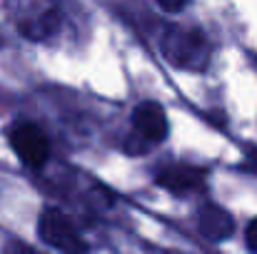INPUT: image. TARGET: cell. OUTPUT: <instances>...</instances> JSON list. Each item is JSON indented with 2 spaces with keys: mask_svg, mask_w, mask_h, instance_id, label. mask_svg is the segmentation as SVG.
Masks as SVG:
<instances>
[{
  "mask_svg": "<svg viewBox=\"0 0 257 254\" xmlns=\"http://www.w3.org/2000/svg\"><path fill=\"white\" fill-rule=\"evenodd\" d=\"M38 237L63 254H85L90 247L83 239V234L75 229V224L58 209V207H45L38 217Z\"/></svg>",
  "mask_w": 257,
  "mask_h": 254,
  "instance_id": "2",
  "label": "cell"
},
{
  "mask_svg": "<svg viewBox=\"0 0 257 254\" xmlns=\"http://www.w3.org/2000/svg\"><path fill=\"white\" fill-rule=\"evenodd\" d=\"M245 237H247V247L257 254V217L247 224V232H245Z\"/></svg>",
  "mask_w": 257,
  "mask_h": 254,
  "instance_id": "8",
  "label": "cell"
},
{
  "mask_svg": "<svg viewBox=\"0 0 257 254\" xmlns=\"http://www.w3.org/2000/svg\"><path fill=\"white\" fill-rule=\"evenodd\" d=\"M200 232H202L207 239H212V242H225L227 237H232L235 222H232V217H230L222 207H217V204H205V207L200 209Z\"/></svg>",
  "mask_w": 257,
  "mask_h": 254,
  "instance_id": "6",
  "label": "cell"
},
{
  "mask_svg": "<svg viewBox=\"0 0 257 254\" xmlns=\"http://www.w3.org/2000/svg\"><path fill=\"white\" fill-rule=\"evenodd\" d=\"M5 254H43V252L33 249L30 244H25V242H20V239H13V242H8Z\"/></svg>",
  "mask_w": 257,
  "mask_h": 254,
  "instance_id": "7",
  "label": "cell"
},
{
  "mask_svg": "<svg viewBox=\"0 0 257 254\" xmlns=\"http://www.w3.org/2000/svg\"><path fill=\"white\" fill-rule=\"evenodd\" d=\"M205 177H207V172L202 167H197V165H168V167H163L158 172V177H155V182L163 187V189H168L172 194H187V192H195V189H200L202 184H205Z\"/></svg>",
  "mask_w": 257,
  "mask_h": 254,
  "instance_id": "5",
  "label": "cell"
},
{
  "mask_svg": "<svg viewBox=\"0 0 257 254\" xmlns=\"http://www.w3.org/2000/svg\"><path fill=\"white\" fill-rule=\"evenodd\" d=\"M163 53H165L168 63H172L175 68L202 70L207 65V58H210V43L195 28L172 25L163 38Z\"/></svg>",
  "mask_w": 257,
  "mask_h": 254,
  "instance_id": "1",
  "label": "cell"
},
{
  "mask_svg": "<svg viewBox=\"0 0 257 254\" xmlns=\"http://www.w3.org/2000/svg\"><path fill=\"white\" fill-rule=\"evenodd\" d=\"M10 147L15 150V155L25 167L33 169L43 167L50 157V142L45 132L33 122H20L10 130Z\"/></svg>",
  "mask_w": 257,
  "mask_h": 254,
  "instance_id": "3",
  "label": "cell"
},
{
  "mask_svg": "<svg viewBox=\"0 0 257 254\" xmlns=\"http://www.w3.org/2000/svg\"><path fill=\"white\" fill-rule=\"evenodd\" d=\"M133 130L135 137L143 142H163L168 137V115L158 102H143L133 112Z\"/></svg>",
  "mask_w": 257,
  "mask_h": 254,
  "instance_id": "4",
  "label": "cell"
},
{
  "mask_svg": "<svg viewBox=\"0 0 257 254\" xmlns=\"http://www.w3.org/2000/svg\"><path fill=\"white\" fill-rule=\"evenodd\" d=\"M187 3H190V0H158V5H160L163 10H168V13H177V10H182Z\"/></svg>",
  "mask_w": 257,
  "mask_h": 254,
  "instance_id": "9",
  "label": "cell"
}]
</instances>
